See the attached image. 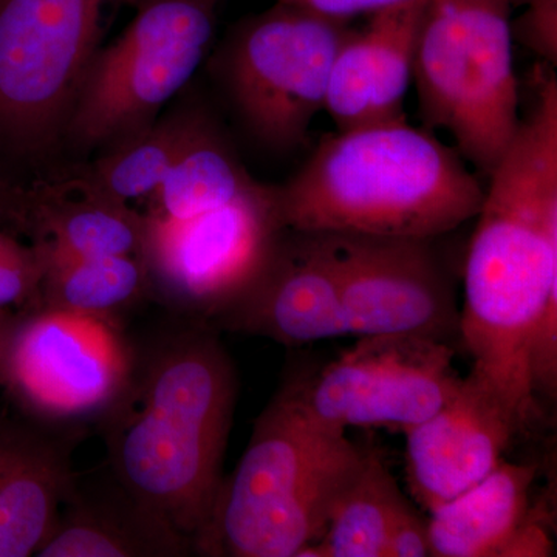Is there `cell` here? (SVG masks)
<instances>
[{"label":"cell","instance_id":"1","mask_svg":"<svg viewBox=\"0 0 557 557\" xmlns=\"http://www.w3.org/2000/svg\"><path fill=\"white\" fill-rule=\"evenodd\" d=\"M465 265L460 338L472 370L528 423L536 409L528 350L557 296V79L537 69L533 104L483 190Z\"/></svg>","mask_w":557,"mask_h":557},{"label":"cell","instance_id":"2","mask_svg":"<svg viewBox=\"0 0 557 557\" xmlns=\"http://www.w3.org/2000/svg\"><path fill=\"white\" fill-rule=\"evenodd\" d=\"M239 379L219 330L180 318L143 348L98 420L108 467L200 555L223 483Z\"/></svg>","mask_w":557,"mask_h":557},{"label":"cell","instance_id":"3","mask_svg":"<svg viewBox=\"0 0 557 557\" xmlns=\"http://www.w3.org/2000/svg\"><path fill=\"white\" fill-rule=\"evenodd\" d=\"M276 194L287 230L409 239L445 236L483 200L457 149L406 120L322 138Z\"/></svg>","mask_w":557,"mask_h":557},{"label":"cell","instance_id":"4","mask_svg":"<svg viewBox=\"0 0 557 557\" xmlns=\"http://www.w3.org/2000/svg\"><path fill=\"white\" fill-rule=\"evenodd\" d=\"M362 456L344 432L311 423L277 388L223 479L199 556H302L324 536Z\"/></svg>","mask_w":557,"mask_h":557},{"label":"cell","instance_id":"5","mask_svg":"<svg viewBox=\"0 0 557 557\" xmlns=\"http://www.w3.org/2000/svg\"><path fill=\"white\" fill-rule=\"evenodd\" d=\"M528 0H431L413 61L423 127L490 177L519 127L511 9Z\"/></svg>","mask_w":557,"mask_h":557},{"label":"cell","instance_id":"6","mask_svg":"<svg viewBox=\"0 0 557 557\" xmlns=\"http://www.w3.org/2000/svg\"><path fill=\"white\" fill-rule=\"evenodd\" d=\"M134 17L97 47L84 70L60 146L81 159L150 126L207 57L220 0H126Z\"/></svg>","mask_w":557,"mask_h":557},{"label":"cell","instance_id":"7","mask_svg":"<svg viewBox=\"0 0 557 557\" xmlns=\"http://www.w3.org/2000/svg\"><path fill=\"white\" fill-rule=\"evenodd\" d=\"M350 32L348 21L285 3L230 32L212 65L231 108L260 145L284 152L306 141L324 110L336 51Z\"/></svg>","mask_w":557,"mask_h":557},{"label":"cell","instance_id":"8","mask_svg":"<svg viewBox=\"0 0 557 557\" xmlns=\"http://www.w3.org/2000/svg\"><path fill=\"white\" fill-rule=\"evenodd\" d=\"M106 0H0V153L47 156L98 47Z\"/></svg>","mask_w":557,"mask_h":557},{"label":"cell","instance_id":"9","mask_svg":"<svg viewBox=\"0 0 557 557\" xmlns=\"http://www.w3.org/2000/svg\"><path fill=\"white\" fill-rule=\"evenodd\" d=\"M456 351L417 333L361 336L318 370H299L278 391L325 431L387 428L406 432L437 412L461 383Z\"/></svg>","mask_w":557,"mask_h":557},{"label":"cell","instance_id":"10","mask_svg":"<svg viewBox=\"0 0 557 557\" xmlns=\"http://www.w3.org/2000/svg\"><path fill=\"white\" fill-rule=\"evenodd\" d=\"M146 218L149 296L178 318L208 325L258 278L287 230L276 186L259 182L196 218Z\"/></svg>","mask_w":557,"mask_h":557},{"label":"cell","instance_id":"11","mask_svg":"<svg viewBox=\"0 0 557 557\" xmlns=\"http://www.w3.org/2000/svg\"><path fill=\"white\" fill-rule=\"evenodd\" d=\"M134 359L119 321L39 307L17 319L0 383L32 420L76 428L104 416L129 381Z\"/></svg>","mask_w":557,"mask_h":557},{"label":"cell","instance_id":"12","mask_svg":"<svg viewBox=\"0 0 557 557\" xmlns=\"http://www.w3.org/2000/svg\"><path fill=\"white\" fill-rule=\"evenodd\" d=\"M327 255L347 335H460V313L435 239L317 233Z\"/></svg>","mask_w":557,"mask_h":557},{"label":"cell","instance_id":"13","mask_svg":"<svg viewBox=\"0 0 557 557\" xmlns=\"http://www.w3.org/2000/svg\"><path fill=\"white\" fill-rule=\"evenodd\" d=\"M525 426L490 381L471 369L423 423L406 431V472L428 512L485 479Z\"/></svg>","mask_w":557,"mask_h":557},{"label":"cell","instance_id":"14","mask_svg":"<svg viewBox=\"0 0 557 557\" xmlns=\"http://www.w3.org/2000/svg\"><path fill=\"white\" fill-rule=\"evenodd\" d=\"M211 327L287 347L346 336L335 276L318 234L285 230L258 278Z\"/></svg>","mask_w":557,"mask_h":557},{"label":"cell","instance_id":"15","mask_svg":"<svg viewBox=\"0 0 557 557\" xmlns=\"http://www.w3.org/2000/svg\"><path fill=\"white\" fill-rule=\"evenodd\" d=\"M536 463L502 458L485 479L432 509L429 541L435 557H549L552 511L533 502Z\"/></svg>","mask_w":557,"mask_h":557},{"label":"cell","instance_id":"16","mask_svg":"<svg viewBox=\"0 0 557 557\" xmlns=\"http://www.w3.org/2000/svg\"><path fill=\"white\" fill-rule=\"evenodd\" d=\"M426 5L372 14L362 30L351 28L341 44L324 104L338 132L406 120L405 98Z\"/></svg>","mask_w":557,"mask_h":557},{"label":"cell","instance_id":"17","mask_svg":"<svg viewBox=\"0 0 557 557\" xmlns=\"http://www.w3.org/2000/svg\"><path fill=\"white\" fill-rule=\"evenodd\" d=\"M193 544L112 469L78 474L36 557H183Z\"/></svg>","mask_w":557,"mask_h":557},{"label":"cell","instance_id":"18","mask_svg":"<svg viewBox=\"0 0 557 557\" xmlns=\"http://www.w3.org/2000/svg\"><path fill=\"white\" fill-rule=\"evenodd\" d=\"M78 429L0 417V557L35 556L72 482Z\"/></svg>","mask_w":557,"mask_h":557},{"label":"cell","instance_id":"19","mask_svg":"<svg viewBox=\"0 0 557 557\" xmlns=\"http://www.w3.org/2000/svg\"><path fill=\"white\" fill-rule=\"evenodd\" d=\"M211 116L200 108H178L150 126L95 153L65 178L78 196L116 203L150 197Z\"/></svg>","mask_w":557,"mask_h":557},{"label":"cell","instance_id":"20","mask_svg":"<svg viewBox=\"0 0 557 557\" xmlns=\"http://www.w3.org/2000/svg\"><path fill=\"white\" fill-rule=\"evenodd\" d=\"M408 507L380 454L364 449L333 505L324 536L300 557H386L388 534Z\"/></svg>","mask_w":557,"mask_h":557},{"label":"cell","instance_id":"21","mask_svg":"<svg viewBox=\"0 0 557 557\" xmlns=\"http://www.w3.org/2000/svg\"><path fill=\"white\" fill-rule=\"evenodd\" d=\"M148 218L126 203L78 196L62 178V188L44 208L39 242L62 258L143 256Z\"/></svg>","mask_w":557,"mask_h":557},{"label":"cell","instance_id":"22","mask_svg":"<svg viewBox=\"0 0 557 557\" xmlns=\"http://www.w3.org/2000/svg\"><path fill=\"white\" fill-rule=\"evenodd\" d=\"M256 183L211 120L150 196L146 214L171 220L196 218L237 199Z\"/></svg>","mask_w":557,"mask_h":557},{"label":"cell","instance_id":"23","mask_svg":"<svg viewBox=\"0 0 557 557\" xmlns=\"http://www.w3.org/2000/svg\"><path fill=\"white\" fill-rule=\"evenodd\" d=\"M40 248L46 256L39 295V307L44 309L78 311L119 321L121 311L149 296L148 269L143 256L62 258L50 255L42 245Z\"/></svg>","mask_w":557,"mask_h":557},{"label":"cell","instance_id":"24","mask_svg":"<svg viewBox=\"0 0 557 557\" xmlns=\"http://www.w3.org/2000/svg\"><path fill=\"white\" fill-rule=\"evenodd\" d=\"M33 244L36 245V251L28 258L0 260V310L25 307L32 311L39 307L46 256L39 244Z\"/></svg>","mask_w":557,"mask_h":557},{"label":"cell","instance_id":"25","mask_svg":"<svg viewBox=\"0 0 557 557\" xmlns=\"http://www.w3.org/2000/svg\"><path fill=\"white\" fill-rule=\"evenodd\" d=\"M44 197L46 189L38 180L28 183L0 172V226L28 236Z\"/></svg>","mask_w":557,"mask_h":557},{"label":"cell","instance_id":"26","mask_svg":"<svg viewBox=\"0 0 557 557\" xmlns=\"http://www.w3.org/2000/svg\"><path fill=\"white\" fill-rule=\"evenodd\" d=\"M528 10L512 33L548 65H556L557 0H528Z\"/></svg>","mask_w":557,"mask_h":557},{"label":"cell","instance_id":"27","mask_svg":"<svg viewBox=\"0 0 557 557\" xmlns=\"http://www.w3.org/2000/svg\"><path fill=\"white\" fill-rule=\"evenodd\" d=\"M274 3L298 7L330 20L348 21L358 16H372L381 11L429 3L431 0H273Z\"/></svg>","mask_w":557,"mask_h":557},{"label":"cell","instance_id":"28","mask_svg":"<svg viewBox=\"0 0 557 557\" xmlns=\"http://www.w3.org/2000/svg\"><path fill=\"white\" fill-rule=\"evenodd\" d=\"M426 556H432L428 520L417 515L416 509L410 505L401 512L388 534L386 557Z\"/></svg>","mask_w":557,"mask_h":557},{"label":"cell","instance_id":"29","mask_svg":"<svg viewBox=\"0 0 557 557\" xmlns=\"http://www.w3.org/2000/svg\"><path fill=\"white\" fill-rule=\"evenodd\" d=\"M36 251V245L22 244L14 233L0 226V260L24 259Z\"/></svg>","mask_w":557,"mask_h":557},{"label":"cell","instance_id":"30","mask_svg":"<svg viewBox=\"0 0 557 557\" xmlns=\"http://www.w3.org/2000/svg\"><path fill=\"white\" fill-rule=\"evenodd\" d=\"M17 319H20V317L11 313V311L0 310V361H2L3 351H5L7 344H9L11 333H13Z\"/></svg>","mask_w":557,"mask_h":557}]
</instances>
